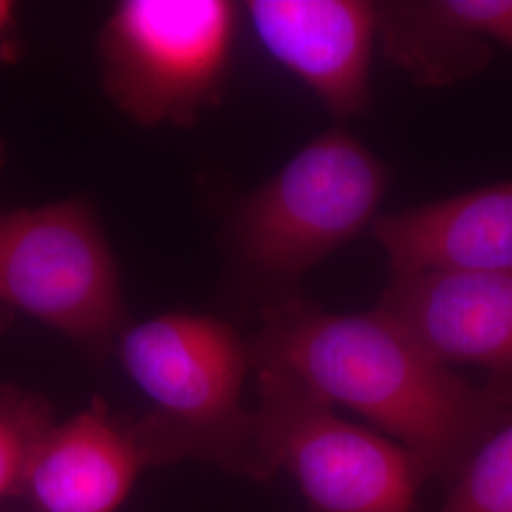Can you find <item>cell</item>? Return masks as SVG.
Wrapping results in <instances>:
<instances>
[{
	"instance_id": "1",
	"label": "cell",
	"mask_w": 512,
	"mask_h": 512,
	"mask_svg": "<svg viewBox=\"0 0 512 512\" xmlns=\"http://www.w3.org/2000/svg\"><path fill=\"white\" fill-rule=\"evenodd\" d=\"M247 346L253 368H283L330 404L357 410L403 442L425 480L446 486L512 420V376L471 384L378 308L336 313L300 296L268 302Z\"/></svg>"
},
{
	"instance_id": "2",
	"label": "cell",
	"mask_w": 512,
	"mask_h": 512,
	"mask_svg": "<svg viewBox=\"0 0 512 512\" xmlns=\"http://www.w3.org/2000/svg\"><path fill=\"white\" fill-rule=\"evenodd\" d=\"M118 353L152 403L135 421L150 467L200 459L256 480L253 410L241 401L247 338L219 317L173 311L128 325Z\"/></svg>"
},
{
	"instance_id": "3",
	"label": "cell",
	"mask_w": 512,
	"mask_h": 512,
	"mask_svg": "<svg viewBox=\"0 0 512 512\" xmlns=\"http://www.w3.org/2000/svg\"><path fill=\"white\" fill-rule=\"evenodd\" d=\"M384 162L349 131L332 128L300 148L274 177L232 203V262L275 300L378 219Z\"/></svg>"
},
{
	"instance_id": "4",
	"label": "cell",
	"mask_w": 512,
	"mask_h": 512,
	"mask_svg": "<svg viewBox=\"0 0 512 512\" xmlns=\"http://www.w3.org/2000/svg\"><path fill=\"white\" fill-rule=\"evenodd\" d=\"M256 480L285 469L319 512H420L425 476L404 448L340 420L310 385L277 366H256Z\"/></svg>"
},
{
	"instance_id": "5",
	"label": "cell",
	"mask_w": 512,
	"mask_h": 512,
	"mask_svg": "<svg viewBox=\"0 0 512 512\" xmlns=\"http://www.w3.org/2000/svg\"><path fill=\"white\" fill-rule=\"evenodd\" d=\"M228 0H124L97 38L101 84L135 124L194 126L222 97L238 35Z\"/></svg>"
},
{
	"instance_id": "6",
	"label": "cell",
	"mask_w": 512,
	"mask_h": 512,
	"mask_svg": "<svg viewBox=\"0 0 512 512\" xmlns=\"http://www.w3.org/2000/svg\"><path fill=\"white\" fill-rule=\"evenodd\" d=\"M0 313L103 351L128 327L118 264L84 200L0 207Z\"/></svg>"
},
{
	"instance_id": "7",
	"label": "cell",
	"mask_w": 512,
	"mask_h": 512,
	"mask_svg": "<svg viewBox=\"0 0 512 512\" xmlns=\"http://www.w3.org/2000/svg\"><path fill=\"white\" fill-rule=\"evenodd\" d=\"M256 38L296 74L334 118L370 109V65L378 2L251 0L243 4Z\"/></svg>"
},
{
	"instance_id": "8",
	"label": "cell",
	"mask_w": 512,
	"mask_h": 512,
	"mask_svg": "<svg viewBox=\"0 0 512 512\" xmlns=\"http://www.w3.org/2000/svg\"><path fill=\"white\" fill-rule=\"evenodd\" d=\"M378 310L442 365L512 376V270L391 274Z\"/></svg>"
},
{
	"instance_id": "9",
	"label": "cell",
	"mask_w": 512,
	"mask_h": 512,
	"mask_svg": "<svg viewBox=\"0 0 512 512\" xmlns=\"http://www.w3.org/2000/svg\"><path fill=\"white\" fill-rule=\"evenodd\" d=\"M145 467L135 421L93 403L52 425L29 463L21 494L38 512H116Z\"/></svg>"
},
{
	"instance_id": "10",
	"label": "cell",
	"mask_w": 512,
	"mask_h": 512,
	"mask_svg": "<svg viewBox=\"0 0 512 512\" xmlns=\"http://www.w3.org/2000/svg\"><path fill=\"white\" fill-rule=\"evenodd\" d=\"M370 234L391 274L512 270V179L380 215Z\"/></svg>"
},
{
	"instance_id": "11",
	"label": "cell",
	"mask_w": 512,
	"mask_h": 512,
	"mask_svg": "<svg viewBox=\"0 0 512 512\" xmlns=\"http://www.w3.org/2000/svg\"><path fill=\"white\" fill-rule=\"evenodd\" d=\"M378 37L395 67L425 88H444L488 69L494 48L442 0L378 2Z\"/></svg>"
},
{
	"instance_id": "12",
	"label": "cell",
	"mask_w": 512,
	"mask_h": 512,
	"mask_svg": "<svg viewBox=\"0 0 512 512\" xmlns=\"http://www.w3.org/2000/svg\"><path fill=\"white\" fill-rule=\"evenodd\" d=\"M52 425V408L42 397L0 387V497L21 494L29 463Z\"/></svg>"
},
{
	"instance_id": "13",
	"label": "cell",
	"mask_w": 512,
	"mask_h": 512,
	"mask_svg": "<svg viewBox=\"0 0 512 512\" xmlns=\"http://www.w3.org/2000/svg\"><path fill=\"white\" fill-rule=\"evenodd\" d=\"M437 512H512V420L488 440Z\"/></svg>"
},
{
	"instance_id": "14",
	"label": "cell",
	"mask_w": 512,
	"mask_h": 512,
	"mask_svg": "<svg viewBox=\"0 0 512 512\" xmlns=\"http://www.w3.org/2000/svg\"><path fill=\"white\" fill-rule=\"evenodd\" d=\"M446 10L490 44L512 52V0H442Z\"/></svg>"
},
{
	"instance_id": "15",
	"label": "cell",
	"mask_w": 512,
	"mask_h": 512,
	"mask_svg": "<svg viewBox=\"0 0 512 512\" xmlns=\"http://www.w3.org/2000/svg\"><path fill=\"white\" fill-rule=\"evenodd\" d=\"M18 29V8L14 2L0 0V54H14Z\"/></svg>"
}]
</instances>
